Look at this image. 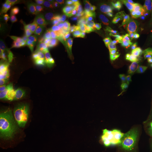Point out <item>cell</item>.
<instances>
[{
	"label": "cell",
	"mask_w": 152,
	"mask_h": 152,
	"mask_svg": "<svg viewBox=\"0 0 152 152\" xmlns=\"http://www.w3.org/2000/svg\"><path fill=\"white\" fill-rule=\"evenodd\" d=\"M69 39L76 50L90 54L95 48V45L85 28L79 27L75 29Z\"/></svg>",
	"instance_id": "1"
},
{
	"label": "cell",
	"mask_w": 152,
	"mask_h": 152,
	"mask_svg": "<svg viewBox=\"0 0 152 152\" xmlns=\"http://www.w3.org/2000/svg\"><path fill=\"white\" fill-rule=\"evenodd\" d=\"M95 100H97L95 90L88 85H83L77 88L71 103L79 102L88 106Z\"/></svg>",
	"instance_id": "2"
},
{
	"label": "cell",
	"mask_w": 152,
	"mask_h": 152,
	"mask_svg": "<svg viewBox=\"0 0 152 152\" xmlns=\"http://www.w3.org/2000/svg\"><path fill=\"white\" fill-rule=\"evenodd\" d=\"M55 17L57 22L65 29H73V22L69 6H59L56 7Z\"/></svg>",
	"instance_id": "3"
},
{
	"label": "cell",
	"mask_w": 152,
	"mask_h": 152,
	"mask_svg": "<svg viewBox=\"0 0 152 152\" xmlns=\"http://www.w3.org/2000/svg\"><path fill=\"white\" fill-rule=\"evenodd\" d=\"M125 23L132 32L136 34H142L141 27L144 23L141 11H131L125 18Z\"/></svg>",
	"instance_id": "4"
},
{
	"label": "cell",
	"mask_w": 152,
	"mask_h": 152,
	"mask_svg": "<svg viewBox=\"0 0 152 152\" xmlns=\"http://www.w3.org/2000/svg\"><path fill=\"white\" fill-rule=\"evenodd\" d=\"M19 126L17 124L10 123L6 125H1L0 131L1 145L12 141L17 137Z\"/></svg>",
	"instance_id": "5"
},
{
	"label": "cell",
	"mask_w": 152,
	"mask_h": 152,
	"mask_svg": "<svg viewBox=\"0 0 152 152\" xmlns=\"http://www.w3.org/2000/svg\"><path fill=\"white\" fill-rule=\"evenodd\" d=\"M23 11L17 6L11 3V5L6 9L3 19V26L10 27L14 25L15 22L21 16Z\"/></svg>",
	"instance_id": "6"
},
{
	"label": "cell",
	"mask_w": 152,
	"mask_h": 152,
	"mask_svg": "<svg viewBox=\"0 0 152 152\" xmlns=\"http://www.w3.org/2000/svg\"><path fill=\"white\" fill-rule=\"evenodd\" d=\"M111 31L103 25H96L90 28L89 34L94 41L100 42L110 38Z\"/></svg>",
	"instance_id": "7"
},
{
	"label": "cell",
	"mask_w": 152,
	"mask_h": 152,
	"mask_svg": "<svg viewBox=\"0 0 152 152\" xmlns=\"http://www.w3.org/2000/svg\"><path fill=\"white\" fill-rule=\"evenodd\" d=\"M89 54L84 51L76 50L68 67L72 71L76 72L81 71L87 63Z\"/></svg>",
	"instance_id": "8"
},
{
	"label": "cell",
	"mask_w": 152,
	"mask_h": 152,
	"mask_svg": "<svg viewBox=\"0 0 152 152\" xmlns=\"http://www.w3.org/2000/svg\"><path fill=\"white\" fill-rule=\"evenodd\" d=\"M117 85V81L114 77H104L100 86L95 92L100 95L112 93L115 90Z\"/></svg>",
	"instance_id": "9"
},
{
	"label": "cell",
	"mask_w": 152,
	"mask_h": 152,
	"mask_svg": "<svg viewBox=\"0 0 152 152\" xmlns=\"http://www.w3.org/2000/svg\"><path fill=\"white\" fill-rule=\"evenodd\" d=\"M146 80L145 78L141 75H139L135 79L134 81V87L135 91L136 92L137 100L139 102V104L140 108H141L142 112L144 110V104H143V98L145 88Z\"/></svg>",
	"instance_id": "10"
},
{
	"label": "cell",
	"mask_w": 152,
	"mask_h": 152,
	"mask_svg": "<svg viewBox=\"0 0 152 152\" xmlns=\"http://www.w3.org/2000/svg\"><path fill=\"white\" fill-rule=\"evenodd\" d=\"M0 97L6 103H16L19 101V99L12 96L10 88L7 83L2 78L0 82Z\"/></svg>",
	"instance_id": "11"
},
{
	"label": "cell",
	"mask_w": 152,
	"mask_h": 152,
	"mask_svg": "<svg viewBox=\"0 0 152 152\" xmlns=\"http://www.w3.org/2000/svg\"><path fill=\"white\" fill-rule=\"evenodd\" d=\"M52 87L53 90L57 94L63 104L65 105L67 101L68 92L71 88L57 80H55L52 85Z\"/></svg>",
	"instance_id": "12"
},
{
	"label": "cell",
	"mask_w": 152,
	"mask_h": 152,
	"mask_svg": "<svg viewBox=\"0 0 152 152\" xmlns=\"http://www.w3.org/2000/svg\"><path fill=\"white\" fill-rule=\"evenodd\" d=\"M70 9L73 22V29L75 30L80 25L86 22L88 14L86 11L77 10L72 7H70Z\"/></svg>",
	"instance_id": "13"
},
{
	"label": "cell",
	"mask_w": 152,
	"mask_h": 152,
	"mask_svg": "<svg viewBox=\"0 0 152 152\" xmlns=\"http://www.w3.org/2000/svg\"><path fill=\"white\" fill-rule=\"evenodd\" d=\"M71 129L78 131H87L91 127L90 120L76 117L68 121Z\"/></svg>",
	"instance_id": "14"
},
{
	"label": "cell",
	"mask_w": 152,
	"mask_h": 152,
	"mask_svg": "<svg viewBox=\"0 0 152 152\" xmlns=\"http://www.w3.org/2000/svg\"><path fill=\"white\" fill-rule=\"evenodd\" d=\"M86 9L88 12L93 16H99L106 19L108 15L103 6L97 2L96 1H90Z\"/></svg>",
	"instance_id": "15"
},
{
	"label": "cell",
	"mask_w": 152,
	"mask_h": 152,
	"mask_svg": "<svg viewBox=\"0 0 152 152\" xmlns=\"http://www.w3.org/2000/svg\"><path fill=\"white\" fill-rule=\"evenodd\" d=\"M18 73L24 78L27 80L28 82L37 85L41 87H42V86H44L47 83H49L48 82L46 81L44 76L33 73L31 72H18Z\"/></svg>",
	"instance_id": "16"
},
{
	"label": "cell",
	"mask_w": 152,
	"mask_h": 152,
	"mask_svg": "<svg viewBox=\"0 0 152 152\" xmlns=\"http://www.w3.org/2000/svg\"><path fill=\"white\" fill-rule=\"evenodd\" d=\"M76 51V49L74 48L71 40L69 39L65 46H64V50L60 59L64 65L68 66Z\"/></svg>",
	"instance_id": "17"
},
{
	"label": "cell",
	"mask_w": 152,
	"mask_h": 152,
	"mask_svg": "<svg viewBox=\"0 0 152 152\" xmlns=\"http://www.w3.org/2000/svg\"><path fill=\"white\" fill-rule=\"evenodd\" d=\"M39 23V19L37 15L29 14L24 16L22 21L21 29L30 31L37 27Z\"/></svg>",
	"instance_id": "18"
},
{
	"label": "cell",
	"mask_w": 152,
	"mask_h": 152,
	"mask_svg": "<svg viewBox=\"0 0 152 152\" xmlns=\"http://www.w3.org/2000/svg\"><path fill=\"white\" fill-rule=\"evenodd\" d=\"M87 107L90 110V122L92 127L96 124L99 118L103 114L102 113V110L97 100L93 102Z\"/></svg>",
	"instance_id": "19"
},
{
	"label": "cell",
	"mask_w": 152,
	"mask_h": 152,
	"mask_svg": "<svg viewBox=\"0 0 152 152\" xmlns=\"http://www.w3.org/2000/svg\"><path fill=\"white\" fill-rule=\"evenodd\" d=\"M56 80L71 88L75 82V75L73 71H63L56 75Z\"/></svg>",
	"instance_id": "20"
},
{
	"label": "cell",
	"mask_w": 152,
	"mask_h": 152,
	"mask_svg": "<svg viewBox=\"0 0 152 152\" xmlns=\"http://www.w3.org/2000/svg\"><path fill=\"white\" fill-rule=\"evenodd\" d=\"M87 73L91 78L103 77L100 58H98L92 61L88 68Z\"/></svg>",
	"instance_id": "21"
},
{
	"label": "cell",
	"mask_w": 152,
	"mask_h": 152,
	"mask_svg": "<svg viewBox=\"0 0 152 152\" xmlns=\"http://www.w3.org/2000/svg\"><path fill=\"white\" fill-rule=\"evenodd\" d=\"M70 104L74 106L77 117L90 120V110L86 105L79 102L71 103Z\"/></svg>",
	"instance_id": "22"
},
{
	"label": "cell",
	"mask_w": 152,
	"mask_h": 152,
	"mask_svg": "<svg viewBox=\"0 0 152 152\" xmlns=\"http://www.w3.org/2000/svg\"><path fill=\"white\" fill-rule=\"evenodd\" d=\"M109 126V122L108 118L104 115H102L92 127L97 134L102 135L105 132Z\"/></svg>",
	"instance_id": "23"
},
{
	"label": "cell",
	"mask_w": 152,
	"mask_h": 152,
	"mask_svg": "<svg viewBox=\"0 0 152 152\" xmlns=\"http://www.w3.org/2000/svg\"><path fill=\"white\" fill-rule=\"evenodd\" d=\"M16 122L18 126L23 124L27 117V110L25 106L19 100L15 104Z\"/></svg>",
	"instance_id": "24"
},
{
	"label": "cell",
	"mask_w": 152,
	"mask_h": 152,
	"mask_svg": "<svg viewBox=\"0 0 152 152\" xmlns=\"http://www.w3.org/2000/svg\"><path fill=\"white\" fill-rule=\"evenodd\" d=\"M100 58L104 62L107 63L112 66L120 63L122 60L119 55L113 51H107Z\"/></svg>",
	"instance_id": "25"
},
{
	"label": "cell",
	"mask_w": 152,
	"mask_h": 152,
	"mask_svg": "<svg viewBox=\"0 0 152 152\" xmlns=\"http://www.w3.org/2000/svg\"><path fill=\"white\" fill-rule=\"evenodd\" d=\"M42 94L41 87L31 82H28L24 88V91L23 93V96L27 95H34L37 96Z\"/></svg>",
	"instance_id": "26"
},
{
	"label": "cell",
	"mask_w": 152,
	"mask_h": 152,
	"mask_svg": "<svg viewBox=\"0 0 152 152\" xmlns=\"http://www.w3.org/2000/svg\"><path fill=\"white\" fill-rule=\"evenodd\" d=\"M127 57L131 59H137L140 54L141 48L140 46L135 42H131L127 45Z\"/></svg>",
	"instance_id": "27"
},
{
	"label": "cell",
	"mask_w": 152,
	"mask_h": 152,
	"mask_svg": "<svg viewBox=\"0 0 152 152\" xmlns=\"http://www.w3.org/2000/svg\"><path fill=\"white\" fill-rule=\"evenodd\" d=\"M39 3V1L35 0H14L12 1V4L17 6L23 11L26 10L32 7L36 6Z\"/></svg>",
	"instance_id": "28"
},
{
	"label": "cell",
	"mask_w": 152,
	"mask_h": 152,
	"mask_svg": "<svg viewBox=\"0 0 152 152\" xmlns=\"http://www.w3.org/2000/svg\"><path fill=\"white\" fill-rule=\"evenodd\" d=\"M0 151L1 152H19L18 139L16 137L12 141L1 145Z\"/></svg>",
	"instance_id": "29"
},
{
	"label": "cell",
	"mask_w": 152,
	"mask_h": 152,
	"mask_svg": "<svg viewBox=\"0 0 152 152\" xmlns=\"http://www.w3.org/2000/svg\"><path fill=\"white\" fill-rule=\"evenodd\" d=\"M50 69L54 72L56 75L60 73L64 68L65 65L60 59L55 58L52 56H49Z\"/></svg>",
	"instance_id": "30"
},
{
	"label": "cell",
	"mask_w": 152,
	"mask_h": 152,
	"mask_svg": "<svg viewBox=\"0 0 152 152\" xmlns=\"http://www.w3.org/2000/svg\"><path fill=\"white\" fill-rule=\"evenodd\" d=\"M1 116L6 121H10L11 123L16 124L12 113L11 103L6 104L4 107L1 109Z\"/></svg>",
	"instance_id": "31"
},
{
	"label": "cell",
	"mask_w": 152,
	"mask_h": 152,
	"mask_svg": "<svg viewBox=\"0 0 152 152\" xmlns=\"http://www.w3.org/2000/svg\"><path fill=\"white\" fill-rule=\"evenodd\" d=\"M20 39L22 44L24 46L31 45L33 44L35 41L32 33L30 32V31L26 29H21Z\"/></svg>",
	"instance_id": "32"
},
{
	"label": "cell",
	"mask_w": 152,
	"mask_h": 152,
	"mask_svg": "<svg viewBox=\"0 0 152 152\" xmlns=\"http://www.w3.org/2000/svg\"><path fill=\"white\" fill-rule=\"evenodd\" d=\"M101 59V58H100ZM102 67L103 70V77H114L115 75L113 66L107 63H105L101 59Z\"/></svg>",
	"instance_id": "33"
},
{
	"label": "cell",
	"mask_w": 152,
	"mask_h": 152,
	"mask_svg": "<svg viewBox=\"0 0 152 152\" xmlns=\"http://www.w3.org/2000/svg\"><path fill=\"white\" fill-rule=\"evenodd\" d=\"M20 34L18 33L15 28H11L7 31V38L12 46H14V45L16 42L17 39L20 37Z\"/></svg>",
	"instance_id": "34"
},
{
	"label": "cell",
	"mask_w": 152,
	"mask_h": 152,
	"mask_svg": "<svg viewBox=\"0 0 152 152\" xmlns=\"http://www.w3.org/2000/svg\"><path fill=\"white\" fill-rule=\"evenodd\" d=\"M90 1L87 0H72L71 3L73 7L77 10H81L87 8Z\"/></svg>",
	"instance_id": "35"
},
{
	"label": "cell",
	"mask_w": 152,
	"mask_h": 152,
	"mask_svg": "<svg viewBox=\"0 0 152 152\" xmlns=\"http://www.w3.org/2000/svg\"><path fill=\"white\" fill-rule=\"evenodd\" d=\"M64 115L68 121H70L77 117L76 109L73 105L69 104L68 106L65 107V110H64Z\"/></svg>",
	"instance_id": "36"
},
{
	"label": "cell",
	"mask_w": 152,
	"mask_h": 152,
	"mask_svg": "<svg viewBox=\"0 0 152 152\" xmlns=\"http://www.w3.org/2000/svg\"><path fill=\"white\" fill-rule=\"evenodd\" d=\"M141 71V67L139 64H137L136 65L132 66L131 67L130 69L129 70V75L127 77V80L131 82L132 79L138 76Z\"/></svg>",
	"instance_id": "37"
},
{
	"label": "cell",
	"mask_w": 152,
	"mask_h": 152,
	"mask_svg": "<svg viewBox=\"0 0 152 152\" xmlns=\"http://www.w3.org/2000/svg\"><path fill=\"white\" fill-rule=\"evenodd\" d=\"M48 45L46 46V48L48 50L49 56H52V57H54L55 58H58L59 59H60L63 50H64V47H61L58 49L52 50L50 48V46H48Z\"/></svg>",
	"instance_id": "38"
},
{
	"label": "cell",
	"mask_w": 152,
	"mask_h": 152,
	"mask_svg": "<svg viewBox=\"0 0 152 152\" xmlns=\"http://www.w3.org/2000/svg\"><path fill=\"white\" fill-rule=\"evenodd\" d=\"M109 39L115 40L120 46L124 45L122 41V32L119 30H112Z\"/></svg>",
	"instance_id": "39"
},
{
	"label": "cell",
	"mask_w": 152,
	"mask_h": 152,
	"mask_svg": "<svg viewBox=\"0 0 152 152\" xmlns=\"http://www.w3.org/2000/svg\"><path fill=\"white\" fill-rule=\"evenodd\" d=\"M133 32L130 29H126L122 32L123 45L130 43L133 36Z\"/></svg>",
	"instance_id": "40"
},
{
	"label": "cell",
	"mask_w": 152,
	"mask_h": 152,
	"mask_svg": "<svg viewBox=\"0 0 152 152\" xmlns=\"http://www.w3.org/2000/svg\"><path fill=\"white\" fill-rule=\"evenodd\" d=\"M103 78V77L91 78L90 80V81L88 82L87 85L88 86H90V87H92L94 90H95L98 89V88L100 86Z\"/></svg>",
	"instance_id": "41"
},
{
	"label": "cell",
	"mask_w": 152,
	"mask_h": 152,
	"mask_svg": "<svg viewBox=\"0 0 152 152\" xmlns=\"http://www.w3.org/2000/svg\"><path fill=\"white\" fill-rule=\"evenodd\" d=\"M105 46L108 51H113V50H116L119 47V44L113 39H109L105 41Z\"/></svg>",
	"instance_id": "42"
},
{
	"label": "cell",
	"mask_w": 152,
	"mask_h": 152,
	"mask_svg": "<svg viewBox=\"0 0 152 152\" xmlns=\"http://www.w3.org/2000/svg\"><path fill=\"white\" fill-rule=\"evenodd\" d=\"M56 75L55 73L51 69H50L46 72V73L45 74L44 76L46 81L48 82L49 84L52 85L55 80H56Z\"/></svg>",
	"instance_id": "43"
},
{
	"label": "cell",
	"mask_w": 152,
	"mask_h": 152,
	"mask_svg": "<svg viewBox=\"0 0 152 152\" xmlns=\"http://www.w3.org/2000/svg\"><path fill=\"white\" fill-rule=\"evenodd\" d=\"M132 7L136 11L144 10L147 7V4L144 1H134L132 3Z\"/></svg>",
	"instance_id": "44"
},
{
	"label": "cell",
	"mask_w": 152,
	"mask_h": 152,
	"mask_svg": "<svg viewBox=\"0 0 152 152\" xmlns=\"http://www.w3.org/2000/svg\"><path fill=\"white\" fill-rule=\"evenodd\" d=\"M115 52L119 55L121 59H124L127 57V46L121 45L115 50Z\"/></svg>",
	"instance_id": "45"
},
{
	"label": "cell",
	"mask_w": 152,
	"mask_h": 152,
	"mask_svg": "<svg viewBox=\"0 0 152 152\" xmlns=\"http://www.w3.org/2000/svg\"><path fill=\"white\" fill-rule=\"evenodd\" d=\"M105 10L108 15H113L117 12V6L113 3H109L106 6Z\"/></svg>",
	"instance_id": "46"
},
{
	"label": "cell",
	"mask_w": 152,
	"mask_h": 152,
	"mask_svg": "<svg viewBox=\"0 0 152 152\" xmlns=\"http://www.w3.org/2000/svg\"><path fill=\"white\" fill-rule=\"evenodd\" d=\"M112 2L122 9L127 7L129 5V1L127 0H113Z\"/></svg>",
	"instance_id": "47"
},
{
	"label": "cell",
	"mask_w": 152,
	"mask_h": 152,
	"mask_svg": "<svg viewBox=\"0 0 152 152\" xmlns=\"http://www.w3.org/2000/svg\"><path fill=\"white\" fill-rule=\"evenodd\" d=\"M152 19H149L145 21L142 27H141V31L142 33L145 32L146 31H148L149 30H152Z\"/></svg>",
	"instance_id": "48"
},
{
	"label": "cell",
	"mask_w": 152,
	"mask_h": 152,
	"mask_svg": "<svg viewBox=\"0 0 152 152\" xmlns=\"http://www.w3.org/2000/svg\"><path fill=\"white\" fill-rule=\"evenodd\" d=\"M141 14L143 16L144 22L149 19H152V11L148 9H145L141 11Z\"/></svg>",
	"instance_id": "49"
},
{
	"label": "cell",
	"mask_w": 152,
	"mask_h": 152,
	"mask_svg": "<svg viewBox=\"0 0 152 152\" xmlns=\"http://www.w3.org/2000/svg\"><path fill=\"white\" fill-rule=\"evenodd\" d=\"M41 90H42V94L48 93V92H51L53 90V87H52L51 85H50L49 83H47L41 87Z\"/></svg>",
	"instance_id": "50"
},
{
	"label": "cell",
	"mask_w": 152,
	"mask_h": 152,
	"mask_svg": "<svg viewBox=\"0 0 152 152\" xmlns=\"http://www.w3.org/2000/svg\"><path fill=\"white\" fill-rule=\"evenodd\" d=\"M142 39L146 42H150L152 41V33H150L144 35Z\"/></svg>",
	"instance_id": "51"
},
{
	"label": "cell",
	"mask_w": 152,
	"mask_h": 152,
	"mask_svg": "<svg viewBox=\"0 0 152 152\" xmlns=\"http://www.w3.org/2000/svg\"><path fill=\"white\" fill-rule=\"evenodd\" d=\"M145 69L149 75H152V60L145 65Z\"/></svg>",
	"instance_id": "52"
},
{
	"label": "cell",
	"mask_w": 152,
	"mask_h": 152,
	"mask_svg": "<svg viewBox=\"0 0 152 152\" xmlns=\"http://www.w3.org/2000/svg\"><path fill=\"white\" fill-rule=\"evenodd\" d=\"M98 3H99L100 4H101L102 5H105L107 3V1H103V0H102V1H100V0H98V1H96Z\"/></svg>",
	"instance_id": "53"
},
{
	"label": "cell",
	"mask_w": 152,
	"mask_h": 152,
	"mask_svg": "<svg viewBox=\"0 0 152 152\" xmlns=\"http://www.w3.org/2000/svg\"><path fill=\"white\" fill-rule=\"evenodd\" d=\"M144 2L147 4V5L152 4V1L151 0H144Z\"/></svg>",
	"instance_id": "54"
},
{
	"label": "cell",
	"mask_w": 152,
	"mask_h": 152,
	"mask_svg": "<svg viewBox=\"0 0 152 152\" xmlns=\"http://www.w3.org/2000/svg\"><path fill=\"white\" fill-rule=\"evenodd\" d=\"M151 32H152V30H151Z\"/></svg>",
	"instance_id": "55"
},
{
	"label": "cell",
	"mask_w": 152,
	"mask_h": 152,
	"mask_svg": "<svg viewBox=\"0 0 152 152\" xmlns=\"http://www.w3.org/2000/svg\"></svg>",
	"instance_id": "56"
}]
</instances>
